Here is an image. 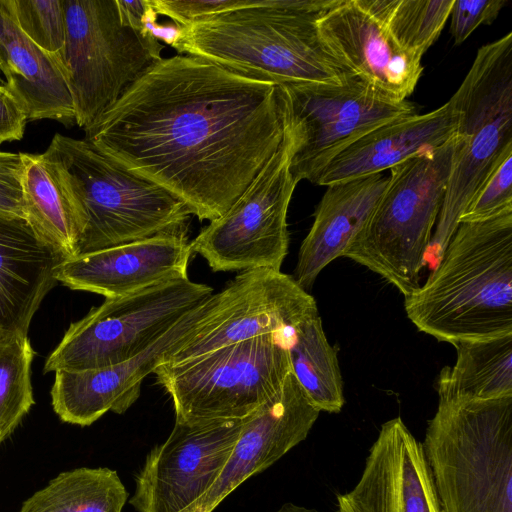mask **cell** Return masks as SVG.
Here are the masks:
<instances>
[{
	"label": "cell",
	"mask_w": 512,
	"mask_h": 512,
	"mask_svg": "<svg viewBox=\"0 0 512 512\" xmlns=\"http://www.w3.org/2000/svg\"><path fill=\"white\" fill-rule=\"evenodd\" d=\"M22 155L25 220L64 260L72 258L76 253L80 222L61 166L48 149L41 154Z\"/></svg>",
	"instance_id": "cell-24"
},
{
	"label": "cell",
	"mask_w": 512,
	"mask_h": 512,
	"mask_svg": "<svg viewBox=\"0 0 512 512\" xmlns=\"http://www.w3.org/2000/svg\"><path fill=\"white\" fill-rule=\"evenodd\" d=\"M66 41L60 57L75 122L85 128L153 63L164 45L134 29L117 0H63Z\"/></svg>",
	"instance_id": "cell-7"
},
{
	"label": "cell",
	"mask_w": 512,
	"mask_h": 512,
	"mask_svg": "<svg viewBox=\"0 0 512 512\" xmlns=\"http://www.w3.org/2000/svg\"><path fill=\"white\" fill-rule=\"evenodd\" d=\"M340 0H253L179 27L170 46L276 85L341 83L350 76L322 44L317 20Z\"/></svg>",
	"instance_id": "cell-2"
},
{
	"label": "cell",
	"mask_w": 512,
	"mask_h": 512,
	"mask_svg": "<svg viewBox=\"0 0 512 512\" xmlns=\"http://www.w3.org/2000/svg\"><path fill=\"white\" fill-rule=\"evenodd\" d=\"M4 332V330L0 327V333ZM8 332V331H7Z\"/></svg>",
	"instance_id": "cell-37"
},
{
	"label": "cell",
	"mask_w": 512,
	"mask_h": 512,
	"mask_svg": "<svg viewBox=\"0 0 512 512\" xmlns=\"http://www.w3.org/2000/svg\"><path fill=\"white\" fill-rule=\"evenodd\" d=\"M507 0H454L450 32L455 44L464 42L482 24H491Z\"/></svg>",
	"instance_id": "cell-33"
},
{
	"label": "cell",
	"mask_w": 512,
	"mask_h": 512,
	"mask_svg": "<svg viewBox=\"0 0 512 512\" xmlns=\"http://www.w3.org/2000/svg\"><path fill=\"white\" fill-rule=\"evenodd\" d=\"M212 294V287L185 278L106 298L71 323L44 372L97 369L131 359Z\"/></svg>",
	"instance_id": "cell-9"
},
{
	"label": "cell",
	"mask_w": 512,
	"mask_h": 512,
	"mask_svg": "<svg viewBox=\"0 0 512 512\" xmlns=\"http://www.w3.org/2000/svg\"><path fill=\"white\" fill-rule=\"evenodd\" d=\"M457 125L458 112L452 98L431 112L393 120L342 150L314 184L327 187L379 174L414 155L441 147L456 135Z\"/></svg>",
	"instance_id": "cell-20"
},
{
	"label": "cell",
	"mask_w": 512,
	"mask_h": 512,
	"mask_svg": "<svg viewBox=\"0 0 512 512\" xmlns=\"http://www.w3.org/2000/svg\"><path fill=\"white\" fill-rule=\"evenodd\" d=\"M218 300V293H213L131 359L97 369L55 371L51 388L54 412L63 422L79 426L91 425L108 411L124 413L138 399L144 378L205 324Z\"/></svg>",
	"instance_id": "cell-14"
},
{
	"label": "cell",
	"mask_w": 512,
	"mask_h": 512,
	"mask_svg": "<svg viewBox=\"0 0 512 512\" xmlns=\"http://www.w3.org/2000/svg\"><path fill=\"white\" fill-rule=\"evenodd\" d=\"M319 414L290 372L280 389L245 418L231 455L192 512H213L240 484L305 440Z\"/></svg>",
	"instance_id": "cell-16"
},
{
	"label": "cell",
	"mask_w": 512,
	"mask_h": 512,
	"mask_svg": "<svg viewBox=\"0 0 512 512\" xmlns=\"http://www.w3.org/2000/svg\"><path fill=\"white\" fill-rule=\"evenodd\" d=\"M512 208V155L504 159L475 195L459 223L481 221Z\"/></svg>",
	"instance_id": "cell-31"
},
{
	"label": "cell",
	"mask_w": 512,
	"mask_h": 512,
	"mask_svg": "<svg viewBox=\"0 0 512 512\" xmlns=\"http://www.w3.org/2000/svg\"><path fill=\"white\" fill-rule=\"evenodd\" d=\"M454 366L437 381L439 400H490L512 396V334L453 345Z\"/></svg>",
	"instance_id": "cell-25"
},
{
	"label": "cell",
	"mask_w": 512,
	"mask_h": 512,
	"mask_svg": "<svg viewBox=\"0 0 512 512\" xmlns=\"http://www.w3.org/2000/svg\"><path fill=\"white\" fill-rule=\"evenodd\" d=\"M218 295L217 306L205 324L165 364H181L264 335H284L318 313L313 296L281 270L242 271Z\"/></svg>",
	"instance_id": "cell-13"
},
{
	"label": "cell",
	"mask_w": 512,
	"mask_h": 512,
	"mask_svg": "<svg viewBox=\"0 0 512 512\" xmlns=\"http://www.w3.org/2000/svg\"><path fill=\"white\" fill-rule=\"evenodd\" d=\"M0 72L28 120L76 124L61 62L21 30L11 0H0Z\"/></svg>",
	"instance_id": "cell-21"
},
{
	"label": "cell",
	"mask_w": 512,
	"mask_h": 512,
	"mask_svg": "<svg viewBox=\"0 0 512 512\" xmlns=\"http://www.w3.org/2000/svg\"><path fill=\"white\" fill-rule=\"evenodd\" d=\"M64 258L25 219L0 216V327L26 334Z\"/></svg>",
	"instance_id": "cell-23"
},
{
	"label": "cell",
	"mask_w": 512,
	"mask_h": 512,
	"mask_svg": "<svg viewBox=\"0 0 512 512\" xmlns=\"http://www.w3.org/2000/svg\"><path fill=\"white\" fill-rule=\"evenodd\" d=\"M128 492L109 468L62 472L22 504L19 512H122Z\"/></svg>",
	"instance_id": "cell-27"
},
{
	"label": "cell",
	"mask_w": 512,
	"mask_h": 512,
	"mask_svg": "<svg viewBox=\"0 0 512 512\" xmlns=\"http://www.w3.org/2000/svg\"><path fill=\"white\" fill-rule=\"evenodd\" d=\"M293 137L290 171L298 183L315 180L327 164L368 132L415 114L407 100L392 99L352 75L341 83L278 85Z\"/></svg>",
	"instance_id": "cell-10"
},
{
	"label": "cell",
	"mask_w": 512,
	"mask_h": 512,
	"mask_svg": "<svg viewBox=\"0 0 512 512\" xmlns=\"http://www.w3.org/2000/svg\"><path fill=\"white\" fill-rule=\"evenodd\" d=\"M387 181L379 173L327 186L294 270L293 278L303 289L311 287L328 264L343 257L371 218Z\"/></svg>",
	"instance_id": "cell-22"
},
{
	"label": "cell",
	"mask_w": 512,
	"mask_h": 512,
	"mask_svg": "<svg viewBox=\"0 0 512 512\" xmlns=\"http://www.w3.org/2000/svg\"><path fill=\"white\" fill-rule=\"evenodd\" d=\"M23 170L22 152L0 151L1 217L25 219L22 191Z\"/></svg>",
	"instance_id": "cell-34"
},
{
	"label": "cell",
	"mask_w": 512,
	"mask_h": 512,
	"mask_svg": "<svg viewBox=\"0 0 512 512\" xmlns=\"http://www.w3.org/2000/svg\"><path fill=\"white\" fill-rule=\"evenodd\" d=\"M287 348L291 372L311 403L320 412L339 413L345 404L343 381L319 312L292 329Z\"/></svg>",
	"instance_id": "cell-26"
},
{
	"label": "cell",
	"mask_w": 512,
	"mask_h": 512,
	"mask_svg": "<svg viewBox=\"0 0 512 512\" xmlns=\"http://www.w3.org/2000/svg\"><path fill=\"white\" fill-rule=\"evenodd\" d=\"M33 357L26 334L0 333V444L13 433L34 404Z\"/></svg>",
	"instance_id": "cell-29"
},
{
	"label": "cell",
	"mask_w": 512,
	"mask_h": 512,
	"mask_svg": "<svg viewBox=\"0 0 512 512\" xmlns=\"http://www.w3.org/2000/svg\"><path fill=\"white\" fill-rule=\"evenodd\" d=\"M27 120L22 106L0 79V144L21 140Z\"/></svg>",
	"instance_id": "cell-35"
},
{
	"label": "cell",
	"mask_w": 512,
	"mask_h": 512,
	"mask_svg": "<svg viewBox=\"0 0 512 512\" xmlns=\"http://www.w3.org/2000/svg\"><path fill=\"white\" fill-rule=\"evenodd\" d=\"M461 137L391 167L371 218L343 257L386 279L404 297L420 287L433 227Z\"/></svg>",
	"instance_id": "cell-6"
},
{
	"label": "cell",
	"mask_w": 512,
	"mask_h": 512,
	"mask_svg": "<svg viewBox=\"0 0 512 512\" xmlns=\"http://www.w3.org/2000/svg\"><path fill=\"white\" fill-rule=\"evenodd\" d=\"M404 299L409 320L440 342L512 334V208L459 223L425 284Z\"/></svg>",
	"instance_id": "cell-3"
},
{
	"label": "cell",
	"mask_w": 512,
	"mask_h": 512,
	"mask_svg": "<svg viewBox=\"0 0 512 512\" xmlns=\"http://www.w3.org/2000/svg\"><path fill=\"white\" fill-rule=\"evenodd\" d=\"M244 419L175 420L147 454L130 504L137 512H192L231 455Z\"/></svg>",
	"instance_id": "cell-12"
},
{
	"label": "cell",
	"mask_w": 512,
	"mask_h": 512,
	"mask_svg": "<svg viewBox=\"0 0 512 512\" xmlns=\"http://www.w3.org/2000/svg\"><path fill=\"white\" fill-rule=\"evenodd\" d=\"M293 137L283 140L265 166L219 218L190 242L214 272L268 268L279 271L288 253L287 212L297 185L290 171Z\"/></svg>",
	"instance_id": "cell-11"
},
{
	"label": "cell",
	"mask_w": 512,
	"mask_h": 512,
	"mask_svg": "<svg viewBox=\"0 0 512 512\" xmlns=\"http://www.w3.org/2000/svg\"><path fill=\"white\" fill-rule=\"evenodd\" d=\"M11 2L21 30L40 48L60 61L66 41L63 0H11Z\"/></svg>",
	"instance_id": "cell-30"
},
{
	"label": "cell",
	"mask_w": 512,
	"mask_h": 512,
	"mask_svg": "<svg viewBox=\"0 0 512 512\" xmlns=\"http://www.w3.org/2000/svg\"><path fill=\"white\" fill-rule=\"evenodd\" d=\"M253 0H150L156 14L186 27L218 13L244 7Z\"/></svg>",
	"instance_id": "cell-32"
},
{
	"label": "cell",
	"mask_w": 512,
	"mask_h": 512,
	"mask_svg": "<svg viewBox=\"0 0 512 512\" xmlns=\"http://www.w3.org/2000/svg\"><path fill=\"white\" fill-rule=\"evenodd\" d=\"M317 30L327 52L350 75L395 100L413 93L422 57L403 50L355 0H340L322 14Z\"/></svg>",
	"instance_id": "cell-17"
},
{
	"label": "cell",
	"mask_w": 512,
	"mask_h": 512,
	"mask_svg": "<svg viewBox=\"0 0 512 512\" xmlns=\"http://www.w3.org/2000/svg\"><path fill=\"white\" fill-rule=\"evenodd\" d=\"M84 132L96 150L213 221L278 149L285 117L278 85L177 54L147 68Z\"/></svg>",
	"instance_id": "cell-1"
},
{
	"label": "cell",
	"mask_w": 512,
	"mask_h": 512,
	"mask_svg": "<svg viewBox=\"0 0 512 512\" xmlns=\"http://www.w3.org/2000/svg\"><path fill=\"white\" fill-rule=\"evenodd\" d=\"M338 512H442L422 443L400 416L381 425L357 484Z\"/></svg>",
	"instance_id": "cell-15"
},
{
	"label": "cell",
	"mask_w": 512,
	"mask_h": 512,
	"mask_svg": "<svg viewBox=\"0 0 512 512\" xmlns=\"http://www.w3.org/2000/svg\"><path fill=\"white\" fill-rule=\"evenodd\" d=\"M290 372L286 337L271 334L181 364H162L154 374L173 402L175 420L199 422L250 416Z\"/></svg>",
	"instance_id": "cell-8"
},
{
	"label": "cell",
	"mask_w": 512,
	"mask_h": 512,
	"mask_svg": "<svg viewBox=\"0 0 512 512\" xmlns=\"http://www.w3.org/2000/svg\"><path fill=\"white\" fill-rule=\"evenodd\" d=\"M274 512H320L316 509L299 506L293 503H285L278 510Z\"/></svg>",
	"instance_id": "cell-36"
},
{
	"label": "cell",
	"mask_w": 512,
	"mask_h": 512,
	"mask_svg": "<svg viewBox=\"0 0 512 512\" xmlns=\"http://www.w3.org/2000/svg\"><path fill=\"white\" fill-rule=\"evenodd\" d=\"M456 150L443 203L425 261L433 268L455 233L459 220L499 164L512 155V109L459 112Z\"/></svg>",
	"instance_id": "cell-19"
},
{
	"label": "cell",
	"mask_w": 512,
	"mask_h": 512,
	"mask_svg": "<svg viewBox=\"0 0 512 512\" xmlns=\"http://www.w3.org/2000/svg\"><path fill=\"white\" fill-rule=\"evenodd\" d=\"M47 149L61 166L79 217L75 256L187 228L192 212L184 202L85 139L56 133Z\"/></svg>",
	"instance_id": "cell-5"
},
{
	"label": "cell",
	"mask_w": 512,
	"mask_h": 512,
	"mask_svg": "<svg viewBox=\"0 0 512 512\" xmlns=\"http://www.w3.org/2000/svg\"><path fill=\"white\" fill-rule=\"evenodd\" d=\"M405 51L420 57L440 35L454 0H355Z\"/></svg>",
	"instance_id": "cell-28"
},
{
	"label": "cell",
	"mask_w": 512,
	"mask_h": 512,
	"mask_svg": "<svg viewBox=\"0 0 512 512\" xmlns=\"http://www.w3.org/2000/svg\"><path fill=\"white\" fill-rule=\"evenodd\" d=\"M192 255L187 228L161 233L64 260L58 282L105 298L133 294L163 282L185 279Z\"/></svg>",
	"instance_id": "cell-18"
},
{
	"label": "cell",
	"mask_w": 512,
	"mask_h": 512,
	"mask_svg": "<svg viewBox=\"0 0 512 512\" xmlns=\"http://www.w3.org/2000/svg\"><path fill=\"white\" fill-rule=\"evenodd\" d=\"M422 447L442 512H512V396L439 400Z\"/></svg>",
	"instance_id": "cell-4"
}]
</instances>
